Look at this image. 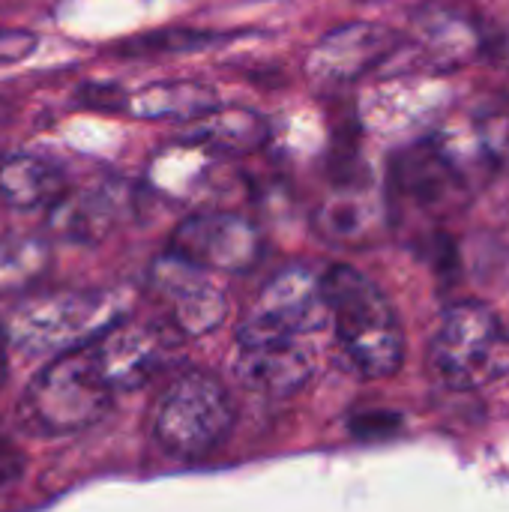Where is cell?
<instances>
[{
    "label": "cell",
    "instance_id": "1",
    "mask_svg": "<svg viewBox=\"0 0 509 512\" xmlns=\"http://www.w3.org/2000/svg\"><path fill=\"white\" fill-rule=\"evenodd\" d=\"M327 330L330 312L321 273L306 264L279 270L261 285L237 327L240 378L267 396L303 390L318 372Z\"/></svg>",
    "mask_w": 509,
    "mask_h": 512
},
{
    "label": "cell",
    "instance_id": "2",
    "mask_svg": "<svg viewBox=\"0 0 509 512\" xmlns=\"http://www.w3.org/2000/svg\"><path fill=\"white\" fill-rule=\"evenodd\" d=\"M330 330L348 366L363 378H390L405 363V330L390 297L357 267L333 264L321 273Z\"/></svg>",
    "mask_w": 509,
    "mask_h": 512
},
{
    "label": "cell",
    "instance_id": "3",
    "mask_svg": "<svg viewBox=\"0 0 509 512\" xmlns=\"http://www.w3.org/2000/svg\"><path fill=\"white\" fill-rule=\"evenodd\" d=\"M114 396L87 342L57 354L36 372L18 399V420L39 438H63L96 426L114 405Z\"/></svg>",
    "mask_w": 509,
    "mask_h": 512
},
{
    "label": "cell",
    "instance_id": "4",
    "mask_svg": "<svg viewBox=\"0 0 509 512\" xmlns=\"http://www.w3.org/2000/svg\"><path fill=\"white\" fill-rule=\"evenodd\" d=\"M234 420L237 411L222 381L204 369H183L156 399L153 435L174 459L195 462L228 441Z\"/></svg>",
    "mask_w": 509,
    "mask_h": 512
},
{
    "label": "cell",
    "instance_id": "5",
    "mask_svg": "<svg viewBox=\"0 0 509 512\" xmlns=\"http://www.w3.org/2000/svg\"><path fill=\"white\" fill-rule=\"evenodd\" d=\"M432 372L450 390H483L509 375V330L486 303L459 300L444 309L432 339Z\"/></svg>",
    "mask_w": 509,
    "mask_h": 512
},
{
    "label": "cell",
    "instance_id": "6",
    "mask_svg": "<svg viewBox=\"0 0 509 512\" xmlns=\"http://www.w3.org/2000/svg\"><path fill=\"white\" fill-rule=\"evenodd\" d=\"M120 309L105 294L54 291L21 303L12 315L9 336L27 354H66L93 342Z\"/></svg>",
    "mask_w": 509,
    "mask_h": 512
},
{
    "label": "cell",
    "instance_id": "7",
    "mask_svg": "<svg viewBox=\"0 0 509 512\" xmlns=\"http://www.w3.org/2000/svg\"><path fill=\"white\" fill-rule=\"evenodd\" d=\"M168 252L207 273H246L264 255L258 225L240 213L207 210L186 216L168 243Z\"/></svg>",
    "mask_w": 509,
    "mask_h": 512
},
{
    "label": "cell",
    "instance_id": "8",
    "mask_svg": "<svg viewBox=\"0 0 509 512\" xmlns=\"http://www.w3.org/2000/svg\"><path fill=\"white\" fill-rule=\"evenodd\" d=\"M147 288L162 312V324H168L177 336H207L228 312L225 291L213 282V273L171 252L153 261Z\"/></svg>",
    "mask_w": 509,
    "mask_h": 512
},
{
    "label": "cell",
    "instance_id": "9",
    "mask_svg": "<svg viewBox=\"0 0 509 512\" xmlns=\"http://www.w3.org/2000/svg\"><path fill=\"white\" fill-rule=\"evenodd\" d=\"M177 333L162 321L117 318L93 342L90 351L114 393L138 390L171 366Z\"/></svg>",
    "mask_w": 509,
    "mask_h": 512
},
{
    "label": "cell",
    "instance_id": "10",
    "mask_svg": "<svg viewBox=\"0 0 509 512\" xmlns=\"http://www.w3.org/2000/svg\"><path fill=\"white\" fill-rule=\"evenodd\" d=\"M399 48V30L375 21H348L315 42L306 57V75L315 90L333 93L384 66Z\"/></svg>",
    "mask_w": 509,
    "mask_h": 512
},
{
    "label": "cell",
    "instance_id": "11",
    "mask_svg": "<svg viewBox=\"0 0 509 512\" xmlns=\"http://www.w3.org/2000/svg\"><path fill=\"white\" fill-rule=\"evenodd\" d=\"M390 189L423 210H444L468 195V177L438 138H420L390 159Z\"/></svg>",
    "mask_w": 509,
    "mask_h": 512
},
{
    "label": "cell",
    "instance_id": "12",
    "mask_svg": "<svg viewBox=\"0 0 509 512\" xmlns=\"http://www.w3.org/2000/svg\"><path fill=\"white\" fill-rule=\"evenodd\" d=\"M417 45L429 66L456 72L468 63H474L486 48V36L480 24L453 6H426L414 18Z\"/></svg>",
    "mask_w": 509,
    "mask_h": 512
},
{
    "label": "cell",
    "instance_id": "13",
    "mask_svg": "<svg viewBox=\"0 0 509 512\" xmlns=\"http://www.w3.org/2000/svg\"><path fill=\"white\" fill-rule=\"evenodd\" d=\"M129 207V189L123 183H102L84 192H66L48 213L57 234L78 243H96L108 237Z\"/></svg>",
    "mask_w": 509,
    "mask_h": 512
},
{
    "label": "cell",
    "instance_id": "14",
    "mask_svg": "<svg viewBox=\"0 0 509 512\" xmlns=\"http://www.w3.org/2000/svg\"><path fill=\"white\" fill-rule=\"evenodd\" d=\"M270 120L243 105H219L183 126L177 141L195 144L222 156H249L270 141Z\"/></svg>",
    "mask_w": 509,
    "mask_h": 512
},
{
    "label": "cell",
    "instance_id": "15",
    "mask_svg": "<svg viewBox=\"0 0 509 512\" xmlns=\"http://www.w3.org/2000/svg\"><path fill=\"white\" fill-rule=\"evenodd\" d=\"M69 192L66 174L36 153H9L0 159V198L15 210H51Z\"/></svg>",
    "mask_w": 509,
    "mask_h": 512
},
{
    "label": "cell",
    "instance_id": "16",
    "mask_svg": "<svg viewBox=\"0 0 509 512\" xmlns=\"http://www.w3.org/2000/svg\"><path fill=\"white\" fill-rule=\"evenodd\" d=\"M219 93L192 78H174V81H156L141 87L138 93L129 96L126 114L138 120H177V123H192L204 117L207 111L219 108Z\"/></svg>",
    "mask_w": 509,
    "mask_h": 512
},
{
    "label": "cell",
    "instance_id": "17",
    "mask_svg": "<svg viewBox=\"0 0 509 512\" xmlns=\"http://www.w3.org/2000/svg\"><path fill=\"white\" fill-rule=\"evenodd\" d=\"M234 39V33H219V30H195V27H159L150 33L129 36L117 42V54L123 57H144V54H189V51H204L219 42Z\"/></svg>",
    "mask_w": 509,
    "mask_h": 512
},
{
    "label": "cell",
    "instance_id": "18",
    "mask_svg": "<svg viewBox=\"0 0 509 512\" xmlns=\"http://www.w3.org/2000/svg\"><path fill=\"white\" fill-rule=\"evenodd\" d=\"M315 222L330 240H354L366 234L372 222V207L366 204L363 189H339V195L318 210Z\"/></svg>",
    "mask_w": 509,
    "mask_h": 512
},
{
    "label": "cell",
    "instance_id": "19",
    "mask_svg": "<svg viewBox=\"0 0 509 512\" xmlns=\"http://www.w3.org/2000/svg\"><path fill=\"white\" fill-rule=\"evenodd\" d=\"M474 138L477 153L489 168H509V102H486L474 114Z\"/></svg>",
    "mask_w": 509,
    "mask_h": 512
},
{
    "label": "cell",
    "instance_id": "20",
    "mask_svg": "<svg viewBox=\"0 0 509 512\" xmlns=\"http://www.w3.org/2000/svg\"><path fill=\"white\" fill-rule=\"evenodd\" d=\"M48 261L39 240H3L0 243V288L30 282Z\"/></svg>",
    "mask_w": 509,
    "mask_h": 512
},
{
    "label": "cell",
    "instance_id": "21",
    "mask_svg": "<svg viewBox=\"0 0 509 512\" xmlns=\"http://www.w3.org/2000/svg\"><path fill=\"white\" fill-rule=\"evenodd\" d=\"M75 99H78V105H84L90 111H105V114H120L129 108V93L111 81H87L78 87Z\"/></svg>",
    "mask_w": 509,
    "mask_h": 512
},
{
    "label": "cell",
    "instance_id": "22",
    "mask_svg": "<svg viewBox=\"0 0 509 512\" xmlns=\"http://www.w3.org/2000/svg\"><path fill=\"white\" fill-rule=\"evenodd\" d=\"M36 51V33L30 30H0V66L18 63Z\"/></svg>",
    "mask_w": 509,
    "mask_h": 512
},
{
    "label": "cell",
    "instance_id": "23",
    "mask_svg": "<svg viewBox=\"0 0 509 512\" xmlns=\"http://www.w3.org/2000/svg\"><path fill=\"white\" fill-rule=\"evenodd\" d=\"M24 474V456L21 450L0 432V492L15 486Z\"/></svg>",
    "mask_w": 509,
    "mask_h": 512
},
{
    "label": "cell",
    "instance_id": "24",
    "mask_svg": "<svg viewBox=\"0 0 509 512\" xmlns=\"http://www.w3.org/2000/svg\"><path fill=\"white\" fill-rule=\"evenodd\" d=\"M396 426H399V417L396 414H363V420H357V435H372V432H378V435H390V432H396Z\"/></svg>",
    "mask_w": 509,
    "mask_h": 512
},
{
    "label": "cell",
    "instance_id": "25",
    "mask_svg": "<svg viewBox=\"0 0 509 512\" xmlns=\"http://www.w3.org/2000/svg\"><path fill=\"white\" fill-rule=\"evenodd\" d=\"M3 363H6V342H3V330H0V381H3Z\"/></svg>",
    "mask_w": 509,
    "mask_h": 512
}]
</instances>
